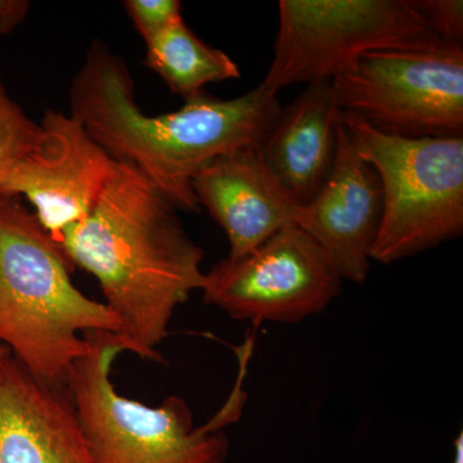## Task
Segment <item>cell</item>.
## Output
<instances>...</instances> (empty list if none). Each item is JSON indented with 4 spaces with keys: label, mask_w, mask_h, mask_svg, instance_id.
Instances as JSON below:
<instances>
[{
    "label": "cell",
    "mask_w": 463,
    "mask_h": 463,
    "mask_svg": "<svg viewBox=\"0 0 463 463\" xmlns=\"http://www.w3.org/2000/svg\"><path fill=\"white\" fill-rule=\"evenodd\" d=\"M70 114L116 161L132 164L184 212L200 210L192 181L214 158L260 148L281 105L260 85L236 99L205 90L176 111L146 115L124 58L93 42L70 87Z\"/></svg>",
    "instance_id": "cell-2"
},
{
    "label": "cell",
    "mask_w": 463,
    "mask_h": 463,
    "mask_svg": "<svg viewBox=\"0 0 463 463\" xmlns=\"http://www.w3.org/2000/svg\"><path fill=\"white\" fill-rule=\"evenodd\" d=\"M341 112L401 138L463 133V47L365 52L331 80Z\"/></svg>",
    "instance_id": "cell-7"
},
{
    "label": "cell",
    "mask_w": 463,
    "mask_h": 463,
    "mask_svg": "<svg viewBox=\"0 0 463 463\" xmlns=\"http://www.w3.org/2000/svg\"><path fill=\"white\" fill-rule=\"evenodd\" d=\"M341 279L315 240L291 224L243 257L205 273L203 301L231 318L294 325L321 315L341 292Z\"/></svg>",
    "instance_id": "cell-8"
},
{
    "label": "cell",
    "mask_w": 463,
    "mask_h": 463,
    "mask_svg": "<svg viewBox=\"0 0 463 463\" xmlns=\"http://www.w3.org/2000/svg\"><path fill=\"white\" fill-rule=\"evenodd\" d=\"M194 197L223 228L228 258L254 251L288 225H297L300 205L265 165L257 148L214 158L194 175Z\"/></svg>",
    "instance_id": "cell-11"
},
{
    "label": "cell",
    "mask_w": 463,
    "mask_h": 463,
    "mask_svg": "<svg viewBox=\"0 0 463 463\" xmlns=\"http://www.w3.org/2000/svg\"><path fill=\"white\" fill-rule=\"evenodd\" d=\"M414 3L423 20L441 41L462 47V0H414Z\"/></svg>",
    "instance_id": "cell-17"
},
{
    "label": "cell",
    "mask_w": 463,
    "mask_h": 463,
    "mask_svg": "<svg viewBox=\"0 0 463 463\" xmlns=\"http://www.w3.org/2000/svg\"><path fill=\"white\" fill-rule=\"evenodd\" d=\"M178 212L145 174L118 161L90 214L56 241L72 267L99 281L134 354L156 362L176 307L205 279V252Z\"/></svg>",
    "instance_id": "cell-1"
},
{
    "label": "cell",
    "mask_w": 463,
    "mask_h": 463,
    "mask_svg": "<svg viewBox=\"0 0 463 463\" xmlns=\"http://www.w3.org/2000/svg\"><path fill=\"white\" fill-rule=\"evenodd\" d=\"M145 65L184 100L197 96L207 84L241 76L239 65L223 51L201 41L183 17L146 43Z\"/></svg>",
    "instance_id": "cell-14"
},
{
    "label": "cell",
    "mask_w": 463,
    "mask_h": 463,
    "mask_svg": "<svg viewBox=\"0 0 463 463\" xmlns=\"http://www.w3.org/2000/svg\"><path fill=\"white\" fill-rule=\"evenodd\" d=\"M339 120L383 187V218L371 260L395 263L462 236V137L401 138L345 112Z\"/></svg>",
    "instance_id": "cell-5"
},
{
    "label": "cell",
    "mask_w": 463,
    "mask_h": 463,
    "mask_svg": "<svg viewBox=\"0 0 463 463\" xmlns=\"http://www.w3.org/2000/svg\"><path fill=\"white\" fill-rule=\"evenodd\" d=\"M72 269L24 200L0 194V345L54 386H66L72 365L90 352L85 334L125 337L108 306L72 283Z\"/></svg>",
    "instance_id": "cell-3"
},
{
    "label": "cell",
    "mask_w": 463,
    "mask_h": 463,
    "mask_svg": "<svg viewBox=\"0 0 463 463\" xmlns=\"http://www.w3.org/2000/svg\"><path fill=\"white\" fill-rule=\"evenodd\" d=\"M90 352L70 370L66 389L94 463H224L230 440L224 428L239 419L242 389L237 386L210 421L194 426L184 399L169 397L158 407L124 397L111 381L112 364L129 341L109 332H88Z\"/></svg>",
    "instance_id": "cell-4"
},
{
    "label": "cell",
    "mask_w": 463,
    "mask_h": 463,
    "mask_svg": "<svg viewBox=\"0 0 463 463\" xmlns=\"http://www.w3.org/2000/svg\"><path fill=\"white\" fill-rule=\"evenodd\" d=\"M0 463H94L66 386L0 361Z\"/></svg>",
    "instance_id": "cell-12"
},
{
    "label": "cell",
    "mask_w": 463,
    "mask_h": 463,
    "mask_svg": "<svg viewBox=\"0 0 463 463\" xmlns=\"http://www.w3.org/2000/svg\"><path fill=\"white\" fill-rule=\"evenodd\" d=\"M32 8L27 0H0V36L9 35L25 21Z\"/></svg>",
    "instance_id": "cell-18"
},
{
    "label": "cell",
    "mask_w": 463,
    "mask_h": 463,
    "mask_svg": "<svg viewBox=\"0 0 463 463\" xmlns=\"http://www.w3.org/2000/svg\"><path fill=\"white\" fill-rule=\"evenodd\" d=\"M9 354H11V353H9L7 347L0 345V361H2L3 358H5V356H8Z\"/></svg>",
    "instance_id": "cell-20"
},
{
    "label": "cell",
    "mask_w": 463,
    "mask_h": 463,
    "mask_svg": "<svg viewBox=\"0 0 463 463\" xmlns=\"http://www.w3.org/2000/svg\"><path fill=\"white\" fill-rule=\"evenodd\" d=\"M339 114L331 80L307 84L281 109L259 148L265 165L300 206L316 196L330 175L339 141Z\"/></svg>",
    "instance_id": "cell-13"
},
{
    "label": "cell",
    "mask_w": 463,
    "mask_h": 463,
    "mask_svg": "<svg viewBox=\"0 0 463 463\" xmlns=\"http://www.w3.org/2000/svg\"><path fill=\"white\" fill-rule=\"evenodd\" d=\"M337 137L330 175L300 206L297 225L330 258L343 281L364 283L383 218V187L379 174L362 158L341 123Z\"/></svg>",
    "instance_id": "cell-10"
},
{
    "label": "cell",
    "mask_w": 463,
    "mask_h": 463,
    "mask_svg": "<svg viewBox=\"0 0 463 463\" xmlns=\"http://www.w3.org/2000/svg\"><path fill=\"white\" fill-rule=\"evenodd\" d=\"M273 60L261 81L279 93L292 84L332 80L371 51H440L414 0H281Z\"/></svg>",
    "instance_id": "cell-6"
},
{
    "label": "cell",
    "mask_w": 463,
    "mask_h": 463,
    "mask_svg": "<svg viewBox=\"0 0 463 463\" xmlns=\"http://www.w3.org/2000/svg\"><path fill=\"white\" fill-rule=\"evenodd\" d=\"M42 125L9 96L0 71V184L42 139Z\"/></svg>",
    "instance_id": "cell-15"
},
{
    "label": "cell",
    "mask_w": 463,
    "mask_h": 463,
    "mask_svg": "<svg viewBox=\"0 0 463 463\" xmlns=\"http://www.w3.org/2000/svg\"><path fill=\"white\" fill-rule=\"evenodd\" d=\"M41 125V142L3 181L0 194L29 201L39 223L57 241L90 214L118 161L71 114L45 109Z\"/></svg>",
    "instance_id": "cell-9"
},
{
    "label": "cell",
    "mask_w": 463,
    "mask_h": 463,
    "mask_svg": "<svg viewBox=\"0 0 463 463\" xmlns=\"http://www.w3.org/2000/svg\"><path fill=\"white\" fill-rule=\"evenodd\" d=\"M453 447H455V455H453V462L452 463H463V432H459L455 439V443H453Z\"/></svg>",
    "instance_id": "cell-19"
},
{
    "label": "cell",
    "mask_w": 463,
    "mask_h": 463,
    "mask_svg": "<svg viewBox=\"0 0 463 463\" xmlns=\"http://www.w3.org/2000/svg\"><path fill=\"white\" fill-rule=\"evenodd\" d=\"M123 5L145 44L183 17L179 0H125Z\"/></svg>",
    "instance_id": "cell-16"
}]
</instances>
